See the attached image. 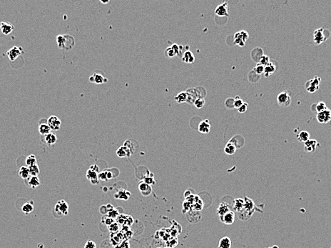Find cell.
I'll return each instance as SVG.
<instances>
[{
    "instance_id": "1",
    "label": "cell",
    "mask_w": 331,
    "mask_h": 248,
    "mask_svg": "<svg viewBox=\"0 0 331 248\" xmlns=\"http://www.w3.org/2000/svg\"><path fill=\"white\" fill-rule=\"evenodd\" d=\"M188 94L186 103L189 104H193L198 98H204L206 95V91L203 87H196L190 88L186 91Z\"/></svg>"
},
{
    "instance_id": "2",
    "label": "cell",
    "mask_w": 331,
    "mask_h": 248,
    "mask_svg": "<svg viewBox=\"0 0 331 248\" xmlns=\"http://www.w3.org/2000/svg\"><path fill=\"white\" fill-rule=\"evenodd\" d=\"M57 43L59 49L71 50L75 45L74 38L69 35H59L57 36Z\"/></svg>"
},
{
    "instance_id": "3",
    "label": "cell",
    "mask_w": 331,
    "mask_h": 248,
    "mask_svg": "<svg viewBox=\"0 0 331 248\" xmlns=\"http://www.w3.org/2000/svg\"><path fill=\"white\" fill-rule=\"evenodd\" d=\"M321 82V78L320 77L315 75L313 78L310 79V80L306 82L305 84V89L310 93H315V92L318 90L320 87V84Z\"/></svg>"
},
{
    "instance_id": "4",
    "label": "cell",
    "mask_w": 331,
    "mask_h": 248,
    "mask_svg": "<svg viewBox=\"0 0 331 248\" xmlns=\"http://www.w3.org/2000/svg\"><path fill=\"white\" fill-rule=\"evenodd\" d=\"M291 92L288 91H283L278 94L277 96V102L281 107H288L291 104Z\"/></svg>"
},
{
    "instance_id": "5",
    "label": "cell",
    "mask_w": 331,
    "mask_h": 248,
    "mask_svg": "<svg viewBox=\"0 0 331 248\" xmlns=\"http://www.w3.org/2000/svg\"><path fill=\"white\" fill-rule=\"evenodd\" d=\"M249 37V35L246 31L241 30L238 31L233 35V42L235 45H237L239 47H243L245 42Z\"/></svg>"
},
{
    "instance_id": "6",
    "label": "cell",
    "mask_w": 331,
    "mask_h": 248,
    "mask_svg": "<svg viewBox=\"0 0 331 248\" xmlns=\"http://www.w3.org/2000/svg\"><path fill=\"white\" fill-rule=\"evenodd\" d=\"M54 212L59 216H66L69 213V205L64 200L58 201L54 207Z\"/></svg>"
},
{
    "instance_id": "7",
    "label": "cell",
    "mask_w": 331,
    "mask_h": 248,
    "mask_svg": "<svg viewBox=\"0 0 331 248\" xmlns=\"http://www.w3.org/2000/svg\"><path fill=\"white\" fill-rule=\"evenodd\" d=\"M24 53V49L20 46H14L10 50L7 52V56L8 57L9 60L12 62H14L16 60L19 56L21 55Z\"/></svg>"
},
{
    "instance_id": "8",
    "label": "cell",
    "mask_w": 331,
    "mask_h": 248,
    "mask_svg": "<svg viewBox=\"0 0 331 248\" xmlns=\"http://www.w3.org/2000/svg\"><path fill=\"white\" fill-rule=\"evenodd\" d=\"M325 36V31L324 28L321 27L316 29L313 32V42L315 45H320L323 42H324L326 41Z\"/></svg>"
},
{
    "instance_id": "9",
    "label": "cell",
    "mask_w": 331,
    "mask_h": 248,
    "mask_svg": "<svg viewBox=\"0 0 331 248\" xmlns=\"http://www.w3.org/2000/svg\"><path fill=\"white\" fill-rule=\"evenodd\" d=\"M317 121L320 124H327L331 122V110L329 109L317 114Z\"/></svg>"
},
{
    "instance_id": "10",
    "label": "cell",
    "mask_w": 331,
    "mask_h": 248,
    "mask_svg": "<svg viewBox=\"0 0 331 248\" xmlns=\"http://www.w3.org/2000/svg\"><path fill=\"white\" fill-rule=\"evenodd\" d=\"M47 123L51 130L53 131L59 130L61 125H62V121L56 115L50 116L47 120Z\"/></svg>"
},
{
    "instance_id": "11",
    "label": "cell",
    "mask_w": 331,
    "mask_h": 248,
    "mask_svg": "<svg viewBox=\"0 0 331 248\" xmlns=\"http://www.w3.org/2000/svg\"><path fill=\"white\" fill-rule=\"evenodd\" d=\"M215 14L221 17H228L229 16L228 14V2H224L220 5H218L215 9Z\"/></svg>"
},
{
    "instance_id": "12",
    "label": "cell",
    "mask_w": 331,
    "mask_h": 248,
    "mask_svg": "<svg viewBox=\"0 0 331 248\" xmlns=\"http://www.w3.org/2000/svg\"><path fill=\"white\" fill-rule=\"evenodd\" d=\"M89 82L92 83H95L97 84H102L106 83L108 82V79L106 77H104L103 74H99V73H94L93 74L89 77Z\"/></svg>"
},
{
    "instance_id": "13",
    "label": "cell",
    "mask_w": 331,
    "mask_h": 248,
    "mask_svg": "<svg viewBox=\"0 0 331 248\" xmlns=\"http://www.w3.org/2000/svg\"><path fill=\"white\" fill-rule=\"evenodd\" d=\"M318 146H320V144L318 143L317 140H309L307 142L304 143V150L306 152L311 153L315 151L316 148Z\"/></svg>"
},
{
    "instance_id": "14",
    "label": "cell",
    "mask_w": 331,
    "mask_h": 248,
    "mask_svg": "<svg viewBox=\"0 0 331 248\" xmlns=\"http://www.w3.org/2000/svg\"><path fill=\"white\" fill-rule=\"evenodd\" d=\"M263 55V50L261 47H255L254 49H253L251 52H250V56H251L252 60H254L255 62H256L257 64H259L260 58Z\"/></svg>"
},
{
    "instance_id": "15",
    "label": "cell",
    "mask_w": 331,
    "mask_h": 248,
    "mask_svg": "<svg viewBox=\"0 0 331 248\" xmlns=\"http://www.w3.org/2000/svg\"><path fill=\"white\" fill-rule=\"evenodd\" d=\"M138 189L143 196H148L152 192V186L143 181L140 182L138 184Z\"/></svg>"
},
{
    "instance_id": "16",
    "label": "cell",
    "mask_w": 331,
    "mask_h": 248,
    "mask_svg": "<svg viewBox=\"0 0 331 248\" xmlns=\"http://www.w3.org/2000/svg\"><path fill=\"white\" fill-rule=\"evenodd\" d=\"M98 174H99L98 172H95L94 171V170H92L91 169H89L86 172V178L88 179L90 182H91V183L92 184H99V182Z\"/></svg>"
},
{
    "instance_id": "17",
    "label": "cell",
    "mask_w": 331,
    "mask_h": 248,
    "mask_svg": "<svg viewBox=\"0 0 331 248\" xmlns=\"http://www.w3.org/2000/svg\"><path fill=\"white\" fill-rule=\"evenodd\" d=\"M25 182L26 185L31 189H36L40 185V179L36 176H30L28 179H25Z\"/></svg>"
},
{
    "instance_id": "18",
    "label": "cell",
    "mask_w": 331,
    "mask_h": 248,
    "mask_svg": "<svg viewBox=\"0 0 331 248\" xmlns=\"http://www.w3.org/2000/svg\"><path fill=\"white\" fill-rule=\"evenodd\" d=\"M230 211L231 208L229 205H228V203H224V202L221 203L220 205H218L217 210H216V212H217V214L219 217H222V216L226 215V213L230 212Z\"/></svg>"
},
{
    "instance_id": "19",
    "label": "cell",
    "mask_w": 331,
    "mask_h": 248,
    "mask_svg": "<svg viewBox=\"0 0 331 248\" xmlns=\"http://www.w3.org/2000/svg\"><path fill=\"white\" fill-rule=\"evenodd\" d=\"M220 217L221 222H223L226 225H232L235 220L234 212H232L231 210L228 213H226V215Z\"/></svg>"
},
{
    "instance_id": "20",
    "label": "cell",
    "mask_w": 331,
    "mask_h": 248,
    "mask_svg": "<svg viewBox=\"0 0 331 248\" xmlns=\"http://www.w3.org/2000/svg\"><path fill=\"white\" fill-rule=\"evenodd\" d=\"M198 130L202 134H208L211 130V125L208 120H202L198 125Z\"/></svg>"
},
{
    "instance_id": "21",
    "label": "cell",
    "mask_w": 331,
    "mask_h": 248,
    "mask_svg": "<svg viewBox=\"0 0 331 248\" xmlns=\"http://www.w3.org/2000/svg\"><path fill=\"white\" fill-rule=\"evenodd\" d=\"M0 29H1V31L3 35H9V34L13 31L14 26L13 24H9L8 22H4V21H2V22H1V24H0Z\"/></svg>"
},
{
    "instance_id": "22",
    "label": "cell",
    "mask_w": 331,
    "mask_h": 248,
    "mask_svg": "<svg viewBox=\"0 0 331 248\" xmlns=\"http://www.w3.org/2000/svg\"><path fill=\"white\" fill-rule=\"evenodd\" d=\"M51 131H52V130H51V128L48 125L47 120L44 122H42V120H41V123L40 122V125H39V132H40V135L45 136L48 135L49 133H50Z\"/></svg>"
},
{
    "instance_id": "23",
    "label": "cell",
    "mask_w": 331,
    "mask_h": 248,
    "mask_svg": "<svg viewBox=\"0 0 331 248\" xmlns=\"http://www.w3.org/2000/svg\"><path fill=\"white\" fill-rule=\"evenodd\" d=\"M116 155H117V156L119 157L123 158V157H130L131 155H132V153H131V150L128 149V147H125V146L123 145L116 150Z\"/></svg>"
},
{
    "instance_id": "24",
    "label": "cell",
    "mask_w": 331,
    "mask_h": 248,
    "mask_svg": "<svg viewBox=\"0 0 331 248\" xmlns=\"http://www.w3.org/2000/svg\"><path fill=\"white\" fill-rule=\"evenodd\" d=\"M276 64H275L274 63L270 62L268 64L266 65V66H265L263 74L266 77H268L269 76H271V74H273V73L276 72Z\"/></svg>"
},
{
    "instance_id": "25",
    "label": "cell",
    "mask_w": 331,
    "mask_h": 248,
    "mask_svg": "<svg viewBox=\"0 0 331 248\" xmlns=\"http://www.w3.org/2000/svg\"><path fill=\"white\" fill-rule=\"evenodd\" d=\"M182 61L184 62L187 63V64H192L195 61V57L191 51L186 50V52L184 53L183 57H182Z\"/></svg>"
},
{
    "instance_id": "26",
    "label": "cell",
    "mask_w": 331,
    "mask_h": 248,
    "mask_svg": "<svg viewBox=\"0 0 331 248\" xmlns=\"http://www.w3.org/2000/svg\"><path fill=\"white\" fill-rule=\"evenodd\" d=\"M44 137L45 143L49 146H52V145H55L58 140L57 137L56 136L55 134H54L52 132H50V133H49L48 135L44 136Z\"/></svg>"
},
{
    "instance_id": "27",
    "label": "cell",
    "mask_w": 331,
    "mask_h": 248,
    "mask_svg": "<svg viewBox=\"0 0 331 248\" xmlns=\"http://www.w3.org/2000/svg\"><path fill=\"white\" fill-rule=\"evenodd\" d=\"M18 174H19V177H20L21 179H24V180L26 179H28L29 177H30V170H29V167L27 166L21 167L19 169Z\"/></svg>"
},
{
    "instance_id": "28",
    "label": "cell",
    "mask_w": 331,
    "mask_h": 248,
    "mask_svg": "<svg viewBox=\"0 0 331 248\" xmlns=\"http://www.w3.org/2000/svg\"><path fill=\"white\" fill-rule=\"evenodd\" d=\"M245 207V201L243 199H235L233 202V209L237 212H240Z\"/></svg>"
},
{
    "instance_id": "29",
    "label": "cell",
    "mask_w": 331,
    "mask_h": 248,
    "mask_svg": "<svg viewBox=\"0 0 331 248\" xmlns=\"http://www.w3.org/2000/svg\"><path fill=\"white\" fill-rule=\"evenodd\" d=\"M187 99H188V94H187L186 91L181 92L180 93L178 94L177 95L174 97L175 101L179 104L186 103Z\"/></svg>"
},
{
    "instance_id": "30",
    "label": "cell",
    "mask_w": 331,
    "mask_h": 248,
    "mask_svg": "<svg viewBox=\"0 0 331 248\" xmlns=\"http://www.w3.org/2000/svg\"><path fill=\"white\" fill-rule=\"evenodd\" d=\"M231 240L228 237H222L219 240L218 248H231Z\"/></svg>"
},
{
    "instance_id": "31",
    "label": "cell",
    "mask_w": 331,
    "mask_h": 248,
    "mask_svg": "<svg viewBox=\"0 0 331 248\" xmlns=\"http://www.w3.org/2000/svg\"><path fill=\"white\" fill-rule=\"evenodd\" d=\"M297 139H298L299 142L305 143L310 140V133L307 132V131H301L297 135Z\"/></svg>"
},
{
    "instance_id": "32",
    "label": "cell",
    "mask_w": 331,
    "mask_h": 248,
    "mask_svg": "<svg viewBox=\"0 0 331 248\" xmlns=\"http://www.w3.org/2000/svg\"><path fill=\"white\" fill-rule=\"evenodd\" d=\"M248 79L250 82L252 83H256V82H259L260 79V75H259L255 72L254 69H252L251 71L249 72L248 74Z\"/></svg>"
},
{
    "instance_id": "33",
    "label": "cell",
    "mask_w": 331,
    "mask_h": 248,
    "mask_svg": "<svg viewBox=\"0 0 331 248\" xmlns=\"http://www.w3.org/2000/svg\"><path fill=\"white\" fill-rule=\"evenodd\" d=\"M34 210V205H33V202H28V203H24L23 206L21 207V211L25 214V215H29L33 212Z\"/></svg>"
},
{
    "instance_id": "34",
    "label": "cell",
    "mask_w": 331,
    "mask_h": 248,
    "mask_svg": "<svg viewBox=\"0 0 331 248\" xmlns=\"http://www.w3.org/2000/svg\"><path fill=\"white\" fill-rule=\"evenodd\" d=\"M236 150H237L236 147H235V146L233 144H232V143H231L229 142L226 145L225 147H224L225 153L228 155H232L233 154H235V152H236Z\"/></svg>"
},
{
    "instance_id": "35",
    "label": "cell",
    "mask_w": 331,
    "mask_h": 248,
    "mask_svg": "<svg viewBox=\"0 0 331 248\" xmlns=\"http://www.w3.org/2000/svg\"><path fill=\"white\" fill-rule=\"evenodd\" d=\"M98 177L99 180H103V181H107L109 179H111L113 178V174L110 171H104L101 172L100 173H99Z\"/></svg>"
},
{
    "instance_id": "36",
    "label": "cell",
    "mask_w": 331,
    "mask_h": 248,
    "mask_svg": "<svg viewBox=\"0 0 331 248\" xmlns=\"http://www.w3.org/2000/svg\"><path fill=\"white\" fill-rule=\"evenodd\" d=\"M25 164L27 167H31L33 166V165H37V163H36V157L35 155H30L29 156L26 157L25 160Z\"/></svg>"
},
{
    "instance_id": "37",
    "label": "cell",
    "mask_w": 331,
    "mask_h": 248,
    "mask_svg": "<svg viewBox=\"0 0 331 248\" xmlns=\"http://www.w3.org/2000/svg\"><path fill=\"white\" fill-rule=\"evenodd\" d=\"M29 170H30V176H36L38 177L39 174H40V167L37 165H33V166L28 167Z\"/></svg>"
},
{
    "instance_id": "38",
    "label": "cell",
    "mask_w": 331,
    "mask_h": 248,
    "mask_svg": "<svg viewBox=\"0 0 331 248\" xmlns=\"http://www.w3.org/2000/svg\"><path fill=\"white\" fill-rule=\"evenodd\" d=\"M128 193V192L125 191V190L119 191L118 193H116L115 194L116 198L122 199V200H127L129 198V197H130L129 194H126V193Z\"/></svg>"
},
{
    "instance_id": "39",
    "label": "cell",
    "mask_w": 331,
    "mask_h": 248,
    "mask_svg": "<svg viewBox=\"0 0 331 248\" xmlns=\"http://www.w3.org/2000/svg\"><path fill=\"white\" fill-rule=\"evenodd\" d=\"M224 104H225V107L227 109H235V107H234V98H233V97H229V98H227L225 100Z\"/></svg>"
},
{
    "instance_id": "40",
    "label": "cell",
    "mask_w": 331,
    "mask_h": 248,
    "mask_svg": "<svg viewBox=\"0 0 331 248\" xmlns=\"http://www.w3.org/2000/svg\"><path fill=\"white\" fill-rule=\"evenodd\" d=\"M327 109V105H326V104L323 103V102H319V103H316V112H317L318 113L325 111V109Z\"/></svg>"
},
{
    "instance_id": "41",
    "label": "cell",
    "mask_w": 331,
    "mask_h": 248,
    "mask_svg": "<svg viewBox=\"0 0 331 248\" xmlns=\"http://www.w3.org/2000/svg\"><path fill=\"white\" fill-rule=\"evenodd\" d=\"M193 105L195 106L197 109H201L202 107H203L204 105H205V99L198 98L195 102H194Z\"/></svg>"
},
{
    "instance_id": "42",
    "label": "cell",
    "mask_w": 331,
    "mask_h": 248,
    "mask_svg": "<svg viewBox=\"0 0 331 248\" xmlns=\"http://www.w3.org/2000/svg\"><path fill=\"white\" fill-rule=\"evenodd\" d=\"M165 55L169 58H174L175 56H176V52H174V50L171 48V47H169L166 49Z\"/></svg>"
},
{
    "instance_id": "43",
    "label": "cell",
    "mask_w": 331,
    "mask_h": 248,
    "mask_svg": "<svg viewBox=\"0 0 331 248\" xmlns=\"http://www.w3.org/2000/svg\"><path fill=\"white\" fill-rule=\"evenodd\" d=\"M244 103V102L243 101V99L240 98L239 96H235L234 97V107L235 109H238L240 107L243 105V104Z\"/></svg>"
},
{
    "instance_id": "44",
    "label": "cell",
    "mask_w": 331,
    "mask_h": 248,
    "mask_svg": "<svg viewBox=\"0 0 331 248\" xmlns=\"http://www.w3.org/2000/svg\"><path fill=\"white\" fill-rule=\"evenodd\" d=\"M264 69H265V67L263 66V65L260 64V63H259V64H256V66L254 68V70L259 75H261V74H263Z\"/></svg>"
},
{
    "instance_id": "45",
    "label": "cell",
    "mask_w": 331,
    "mask_h": 248,
    "mask_svg": "<svg viewBox=\"0 0 331 248\" xmlns=\"http://www.w3.org/2000/svg\"><path fill=\"white\" fill-rule=\"evenodd\" d=\"M269 62H270V57H268V56H267L266 55H264L261 58H260V62H259L260 64L263 65L264 67L266 66Z\"/></svg>"
},
{
    "instance_id": "46",
    "label": "cell",
    "mask_w": 331,
    "mask_h": 248,
    "mask_svg": "<svg viewBox=\"0 0 331 248\" xmlns=\"http://www.w3.org/2000/svg\"><path fill=\"white\" fill-rule=\"evenodd\" d=\"M248 107V104L247 103H244L243 104V105L241 107H240L238 108L237 110H238V112L239 113L243 114V113H245V112L247 111Z\"/></svg>"
},
{
    "instance_id": "47",
    "label": "cell",
    "mask_w": 331,
    "mask_h": 248,
    "mask_svg": "<svg viewBox=\"0 0 331 248\" xmlns=\"http://www.w3.org/2000/svg\"><path fill=\"white\" fill-rule=\"evenodd\" d=\"M109 230L111 232H116L119 230V225L117 223H112L109 226Z\"/></svg>"
},
{
    "instance_id": "48",
    "label": "cell",
    "mask_w": 331,
    "mask_h": 248,
    "mask_svg": "<svg viewBox=\"0 0 331 248\" xmlns=\"http://www.w3.org/2000/svg\"><path fill=\"white\" fill-rule=\"evenodd\" d=\"M84 248H96V245L91 240H88L84 245Z\"/></svg>"
},
{
    "instance_id": "49",
    "label": "cell",
    "mask_w": 331,
    "mask_h": 248,
    "mask_svg": "<svg viewBox=\"0 0 331 248\" xmlns=\"http://www.w3.org/2000/svg\"><path fill=\"white\" fill-rule=\"evenodd\" d=\"M108 215H109V217H111V218L114 219V218H116V217H118V216H119V212H118V211H117V210H114H114H113L112 211H111V212H108Z\"/></svg>"
},
{
    "instance_id": "50",
    "label": "cell",
    "mask_w": 331,
    "mask_h": 248,
    "mask_svg": "<svg viewBox=\"0 0 331 248\" xmlns=\"http://www.w3.org/2000/svg\"><path fill=\"white\" fill-rule=\"evenodd\" d=\"M144 182H146V183L149 184V185H151V184H155V181L153 177H147V178H146L144 179V181H143Z\"/></svg>"
},
{
    "instance_id": "51",
    "label": "cell",
    "mask_w": 331,
    "mask_h": 248,
    "mask_svg": "<svg viewBox=\"0 0 331 248\" xmlns=\"http://www.w3.org/2000/svg\"><path fill=\"white\" fill-rule=\"evenodd\" d=\"M112 223H114V219L109 217H106L105 221H104V224L106 225H108V226L111 225Z\"/></svg>"
},
{
    "instance_id": "52",
    "label": "cell",
    "mask_w": 331,
    "mask_h": 248,
    "mask_svg": "<svg viewBox=\"0 0 331 248\" xmlns=\"http://www.w3.org/2000/svg\"><path fill=\"white\" fill-rule=\"evenodd\" d=\"M100 212L101 214H103V215H104V214H106L108 212V210H107V208L106 206L104 205H102L101 207H100Z\"/></svg>"
},
{
    "instance_id": "53",
    "label": "cell",
    "mask_w": 331,
    "mask_h": 248,
    "mask_svg": "<svg viewBox=\"0 0 331 248\" xmlns=\"http://www.w3.org/2000/svg\"><path fill=\"white\" fill-rule=\"evenodd\" d=\"M89 169H92V170H94V171L96 172H98V173H99V167H98V166H96V165H91V166L90 167V168H89Z\"/></svg>"
},
{
    "instance_id": "54",
    "label": "cell",
    "mask_w": 331,
    "mask_h": 248,
    "mask_svg": "<svg viewBox=\"0 0 331 248\" xmlns=\"http://www.w3.org/2000/svg\"><path fill=\"white\" fill-rule=\"evenodd\" d=\"M106 207L107 210H108L109 212H111V211H112L114 210V207L111 205H107Z\"/></svg>"
},
{
    "instance_id": "55",
    "label": "cell",
    "mask_w": 331,
    "mask_h": 248,
    "mask_svg": "<svg viewBox=\"0 0 331 248\" xmlns=\"http://www.w3.org/2000/svg\"><path fill=\"white\" fill-rule=\"evenodd\" d=\"M311 110H312V112H316V103L315 104H313L312 105H311Z\"/></svg>"
},
{
    "instance_id": "56",
    "label": "cell",
    "mask_w": 331,
    "mask_h": 248,
    "mask_svg": "<svg viewBox=\"0 0 331 248\" xmlns=\"http://www.w3.org/2000/svg\"><path fill=\"white\" fill-rule=\"evenodd\" d=\"M100 2H101V4H109V0H107V1H102V0H100Z\"/></svg>"
},
{
    "instance_id": "57",
    "label": "cell",
    "mask_w": 331,
    "mask_h": 248,
    "mask_svg": "<svg viewBox=\"0 0 331 248\" xmlns=\"http://www.w3.org/2000/svg\"><path fill=\"white\" fill-rule=\"evenodd\" d=\"M273 248H278V247H273Z\"/></svg>"
}]
</instances>
